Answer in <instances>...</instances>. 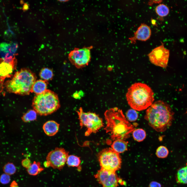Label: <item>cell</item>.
<instances>
[{
	"label": "cell",
	"mask_w": 187,
	"mask_h": 187,
	"mask_svg": "<svg viewBox=\"0 0 187 187\" xmlns=\"http://www.w3.org/2000/svg\"><path fill=\"white\" fill-rule=\"evenodd\" d=\"M37 114L34 109L29 110L23 115L22 119L25 123L35 121L36 119Z\"/></svg>",
	"instance_id": "d6986e66"
},
{
	"label": "cell",
	"mask_w": 187,
	"mask_h": 187,
	"mask_svg": "<svg viewBox=\"0 0 187 187\" xmlns=\"http://www.w3.org/2000/svg\"><path fill=\"white\" fill-rule=\"evenodd\" d=\"M126 119L128 121L133 122L136 121L138 117V114L136 111L133 109L128 110L126 112Z\"/></svg>",
	"instance_id": "cb8c5ba5"
},
{
	"label": "cell",
	"mask_w": 187,
	"mask_h": 187,
	"mask_svg": "<svg viewBox=\"0 0 187 187\" xmlns=\"http://www.w3.org/2000/svg\"><path fill=\"white\" fill-rule=\"evenodd\" d=\"M84 93L83 91L80 90L78 91H77L73 95V97L76 99H80L84 95Z\"/></svg>",
	"instance_id": "83f0119b"
},
{
	"label": "cell",
	"mask_w": 187,
	"mask_h": 187,
	"mask_svg": "<svg viewBox=\"0 0 187 187\" xmlns=\"http://www.w3.org/2000/svg\"><path fill=\"white\" fill-rule=\"evenodd\" d=\"M94 176L103 187H118L119 179L115 172L101 169Z\"/></svg>",
	"instance_id": "8fae6325"
},
{
	"label": "cell",
	"mask_w": 187,
	"mask_h": 187,
	"mask_svg": "<svg viewBox=\"0 0 187 187\" xmlns=\"http://www.w3.org/2000/svg\"><path fill=\"white\" fill-rule=\"evenodd\" d=\"M59 124L56 121L50 120L47 121L43 124V129L45 134L49 136L55 135L58 132Z\"/></svg>",
	"instance_id": "5bb4252c"
},
{
	"label": "cell",
	"mask_w": 187,
	"mask_h": 187,
	"mask_svg": "<svg viewBox=\"0 0 187 187\" xmlns=\"http://www.w3.org/2000/svg\"><path fill=\"white\" fill-rule=\"evenodd\" d=\"M46 81L43 80H36L32 86L31 92L38 95L41 94L47 90Z\"/></svg>",
	"instance_id": "9a60e30c"
},
{
	"label": "cell",
	"mask_w": 187,
	"mask_h": 187,
	"mask_svg": "<svg viewBox=\"0 0 187 187\" xmlns=\"http://www.w3.org/2000/svg\"><path fill=\"white\" fill-rule=\"evenodd\" d=\"M157 14L161 17H165L169 13V10L168 7L163 4H160L157 5L155 8Z\"/></svg>",
	"instance_id": "7402d4cb"
},
{
	"label": "cell",
	"mask_w": 187,
	"mask_h": 187,
	"mask_svg": "<svg viewBox=\"0 0 187 187\" xmlns=\"http://www.w3.org/2000/svg\"><path fill=\"white\" fill-rule=\"evenodd\" d=\"M174 114L168 104L158 100L146 110L144 118L153 129L158 132H163L171 125Z\"/></svg>",
	"instance_id": "7a4b0ae2"
},
{
	"label": "cell",
	"mask_w": 187,
	"mask_h": 187,
	"mask_svg": "<svg viewBox=\"0 0 187 187\" xmlns=\"http://www.w3.org/2000/svg\"><path fill=\"white\" fill-rule=\"evenodd\" d=\"M149 187H161V185L157 182L152 181L150 184Z\"/></svg>",
	"instance_id": "f546056e"
},
{
	"label": "cell",
	"mask_w": 187,
	"mask_h": 187,
	"mask_svg": "<svg viewBox=\"0 0 187 187\" xmlns=\"http://www.w3.org/2000/svg\"><path fill=\"white\" fill-rule=\"evenodd\" d=\"M10 175L4 173L2 174L0 176V182L3 184H6L10 181Z\"/></svg>",
	"instance_id": "4316f807"
},
{
	"label": "cell",
	"mask_w": 187,
	"mask_h": 187,
	"mask_svg": "<svg viewBox=\"0 0 187 187\" xmlns=\"http://www.w3.org/2000/svg\"><path fill=\"white\" fill-rule=\"evenodd\" d=\"M154 93L147 84L135 83L128 89L126 94L129 105L132 109L140 111L144 110L152 104L154 99Z\"/></svg>",
	"instance_id": "3957f363"
},
{
	"label": "cell",
	"mask_w": 187,
	"mask_h": 187,
	"mask_svg": "<svg viewBox=\"0 0 187 187\" xmlns=\"http://www.w3.org/2000/svg\"><path fill=\"white\" fill-rule=\"evenodd\" d=\"M162 44L155 48L148 55L149 60L157 66L166 68L168 66L169 56V51Z\"/></svg>",
	"instance_id": "30bf717a"
},
{
	"label": "cell",
	"mask_w": 187,
	"mask_h": 187,
	"mask_svg": "<svg viewBox=\"0 0 187 187\" xmlns=\"http://www.w3.org/2000/svg\"><path fill=\"white\" fill-rule=\"evenodd\" d=\"M36 78L35 74L29 69H22L5 82L4 87L9 93L22 95H29L31 92Z\"/></svg>",
	"instance_id": "277c9868"
},
{
	"label": "cell",
	"mask_w": 187,
	"mask_h": 187,
	"mask_svg": "<svg viewBox=\"0 0 187 187\" xmlns=\"http://www.w3.org/2000/svg\"><path fill=\"white\" fill-rule=\"evenodd\" d=\"M32 106L37 114L46 116L56 111L60 104L57 95L47 89L41 94L36 95L32 100Z\"/></svg>",
	"instance_id": "5b68a950"
},
{
	"label": "cell",
	"mask_w": 187,
	"mask_h": 187,
	"mask_svg": "<svg viewBox=\"0 0 187 187\" xmlns=\"http://www.w3.org/2000/svg\"><path fill=\"white\" fill-rule=\"evenodd\" d=\"M29 8V5L27 3H24L23 5L22 9L24 11L28 10Z\"/></svg>",
	"instance_id": "d6a6232c"
},
{
	"label": "cell",
	"mask_w": 187,
	"mask_h": 187,
	"mask_svg": "<svg viewBox=\"0 0 187 187\" xmlns=\"http://www.w3.org/2000/svg\"><path fill=\"white\" fill-rule=\"evenodd\" d=\"M111 148L118 153L124 152L127 150V143L124 140L118 139L115 140L111 145Z\"/></svg>",
	"instance_id": "2e32d148"
},
{
	"label": "cell",
	"mask_w": 187,
	"mask_h": 187,
	"mask_svg": "<svg viewBox=\"0 0 187 187\" xmlns=\"http://www.w3.org/2000/svg\"><path fill=\"white\" fill-rule=\"evenodd\" d=\"M16 60L8 62L0 58V95L3 94L4 81L11 77L16 68Z\"/></svg>",
	"instance_id": "7c38bea8"
},
{
	"label": "cell",
	"mask_w": 187,
	"mask_h": 187,
	"mask_svg": "<svg viewBox=\"0 0 187 187\" xmlns=\"http://www.w3.org/2000/svg\"><path fill=\"white\" fill-rule=\"evenodd\" d=\"M91 48L90 47L75 48L69 54V61L78 68L87 65L91 59Z\"/></svg>",
	"instance_id": "ba28073f"
},
{
	"label": "cell",
	"mask_w": 187,
	"mask_h": 187,
	"mask_svg": "<svg viewBox=\"0 0 187 187\" xmlns=\"http://www.w3.org/2000/svg\"><path fill=\"white\" fill-rule=\"evenodd\" d=\"M151 31L149 27L147 25L142 24L135 32L134 36L129 38L132 43L135 44L136 40L145 41L150 37Z\"/></svg>",
	"instance_id": "4fadbf2b"
},
{
	"label": "cell",
	"mask_w": 187,
	"mask_h": 187,
	"mask_svg": "<svg viewBox=\"0 0 187 187\" xmlns=\"http://www.w3.org/2000/svg\"><path fill=\"white\" fill-rule=\"evenodd\" d=\"M104 115L106 124L104 129L110 135L112 140L124 141L130 137L135 127L125 117L122 110L116 107L111 108L106 110Z\"/></svg>",
	"instance_id": "6da1fadb"
},
{
	"label": "cell",
	"mask_w": 187,
	"mask_h": 187,
	"mask_svg": "<svg viewBox=\"0 0 187 187\" xmlns=\"http://www.w3.org/2000/svg\"><path fill=\"white\" fill-rule=\"evenodd\" d=\"M44 165L45 167H48L50 166L49 163L47 161L44 162Z\"/></svg>",
	"instance_id": "836d02e7"
},
{
	"label": "cell",
	"mask_w": 187,
	"mask_h": 187,
	"mask_svg": "<svg viewBox=\"0 0 187 187\" xmlns=\"http://www.w3.org/2000/svg\"><path fill=\"white\" fill-rule=\"evenodd\" d=\"M39 76L42 80L47 81L52 79L53 76V72L50 69L44 68L40 71Z\"/></svg>",
	"instance_id": "44dd1931"
},
{
	"label": "cell",
	"mask_w": 187,
	"mask_h": 187,
	"mask_svg": "<svg viewBox=\"0 0 187 187\" xmlns=\"http://www.w3.org/2000/svg\"><path fill=\"white\" fill-rule=\"evenodd\" d=\"M169 153V151L166 147L161 146L157 149L156 155L158 158H164L167 157Z\"/></svg>",
	"instance_id": "d4e9b609"
},
{
	"label": "cell",
	"mask_w": 187,
	"mask_h": 187,
	"mask_svg": "<svg viewBox=\"0 0 187 187\" xmlns=\"http://www.w3.org/2000/svg\"><path fill=\"white\" fill-rule=\"evenodd\" d=\"M82 128H86L85 135L88 136L92 133H96L103 126L102 119L96 113L91 112H84L81 107L76 111Z\"/></svg>",
	"instance_id": "8992f818"
},
{
	"label": "cell",
	"mask_w": 187,
	"mask_h": 187,
	"mask_svg": "<svg viewBox=\"0 0 187 187\" xmlns=\"http://www.w3.org/2000/svg\"><path fill=\"white\" fill-rule=\"evenodd\" d=\"M68 153L69 152L63 148H56L48 153L46 161L49 163L50 166L54 169L61 170L66 162Z\"/></svg>",
	"instance_id": "9c48e42d"
},
{
	"label": "cell",
	"mask_w": 187,
	"mask_h": 187,
	"mask_svg": "<svg viewBox=\"0 0 187 187\" xmlns=\"http://www.w3.org/2000/svg\"><path fill=\"white\" fill-rule=\"evenodd\" d=\"M98 157L101 169L115 172L121 168L122 161L120 155L111 148L102 150L98 154Z\"/></svg>",
	"instance_id": "52a82bcc"
},
{
	"label": "cell",
	"mask_w": 187,
	"mask_h": 187,
	"mask_svg": "<svg viewBox=\"0 0 187 187\" xmlns=\"http://www.w3.org/2000/svg\"><path fill=\"white\" fill-rule=\"evenodd\" d=\"M31 164L30 160L28 158H25L22 161V164L25 168L27 169Z\"/></svg>",
	"instance_id": "f1b7e54d"
},
{
	"label": "cell",
	"mask_w": 187,
	"mask_h": 187,
	"mask_svg": "<svg viewBox=\"0 0 187 187\" xmlns=\"http://www.w3.org/2000/svg\"><path fill=\"white\" fill-rule=\"evenodd\" d=\"M3 170L5 173L10 175H13L15 173L16 168L13 164L9 163L4 165Z\"/></svg>",
	"instance_id": "484cf974"
},
{
	"label": "cell",
	"mask_w": 187,
	"mask_h": 187,
	"mask_svg": "<svg viewBox=\"0 0 187 187\" xmlns=\"http://www.w3.org/2000/svg\"><path fill=\"white\" fill-rule=\"evenodd\" d=\"M80 163V158L74 155L69 156L66 162L67 164L69 166L77 167L79 166Z\"/></svg>",
	"instance_id": "603a6c76"
},
{
	"label": "cell",
	"mask_w": 187,
	"mask_h": 187,
	"mask_svg": "<svg viewBox=\"0 0 187 187\" xmlns=\"http://www.w3.org/2000/svg\"><path fill=\"white\" fill-rule=\"evenodd\" d=\"M132 136L135 141L140 142L143 141L145 138L146 133L143 129H138L133 131Z\"/></svg>",
	"instance_id": "ffe728a7"
},
{
	"label": "cell",
	"mask_w": 187,
	"mask_h": 187,
	"mask_svg": "<svg viewBox=\"0 0 187 187\" xmlns=\"http://www.w3.org/2000/svg\"><path fill=\"white\" fill-rule=\"evenodd\" d=\"M162 1V0H151L148 3V4L150 5H152L153 3H159Z\"/></svg>",
	"instance_id": "4dcf8cb0"
},
{
	"label": "cell",
	"mask_w": 187,
	"mask_h": 187,
	"mask_svg": "<svg viewBox=\"0 0 187 187\" xmlns=\"http://www.w3.org/2000/svg\"><path fill=\"white\" fill-rule=\"evenodd\" d=\"M58 1L60 2H65L68 1H67V0H58Z\"/></svg>",
	"instance_id": "e575fe53"
},
{
	"label": "cell",
	"mask_w": 187,
	"mask_h": 187,
	"mask_svg": "<svg viewBox=\"0 0 187 187\" xmlns=\"http://www.w3.org/2000/svg\"><path fill=\"white\" fill-rule=\"evenodd\" d=\"M9 187H19V186L16 181H14L11 183Z\"/></svg>",
	"instance_id": "1f68e13d"
},
{
	"label": "cell",
	"mask_w": 187,
	"mask_h": 187,
	"mask_svg": "<svg viewBox=\"0 0 187 187\" xmlns=\"http://www.w3.org/2000/svg\"><path fill=\"white\" fill-rule=\"evenodd\" d=\"M177 182L179 183L187 184V163L185 166L179 169L176 176Z\"/></svg>",
	"instance_id": "e0dca14e"
},
{
	"label": "cell",
	"mask_w": 187,
	"mask_h": 187,
	"mask_svg": "<svg viewBox=\"0 0 187 187\" xmlns=\"http://www.w3.org/2000/svg\"><path fill=\"white\" fill-rule=\"evenodd\" d=\"M44 169L41 166L39 162L34 161L30 166L27 169V171L29 174L32 176H36L42 171Z\"/></svg>",
	"instance_id": "ac0fdd59"
}]
</instances>
